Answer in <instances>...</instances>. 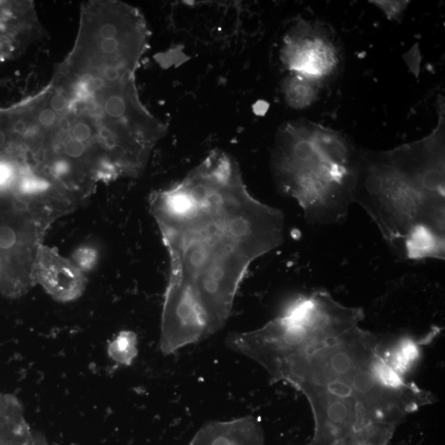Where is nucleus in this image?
Listing matches in <instances>:
<instances>
[{
	"instance_id": "obj_2",
	"label": "nucleus",
	"mask_w": 445,
	"mask_h": 445,
	"mask_svg": "<svg viewBox=\"0 0 445 445\" xmlns=\"http://www.w3.org/2000/svg\"><path fill=\"white\" fill-rule=\"evenodd\" d=\"M363 317L361 308L317 303L275 317L251 342V360L307 398L309 445H386L406 415L431 402L395 368L382 338L361 327Z\"/></svg>"
},
{
	"instance_id": "obj_3",
	"label": "nucleus",
	"mask_w": 445,
	"mask_h": 445,
	"mask_svg": "<svg viewBox=\"0 0 445 445\" xmlns=\"http://www.w3.org/2000/svg\"><path fill=\"white\" fill-rule=\"evenodd\" d=\"M27 114L41 168L82 201L98 183L141 174L166 131L135 82L63 67L32 98Z\"/></svg>"
},
{
	"instance_id": "obj_4",
	"label": "nucleus",
	"mask_w": 445,
	"mask_h": 445,
	"mask_svg": "<svg viewBox=\"0 0 445 445\" xmlns=\"http://www.w3.org/2000/svg\"><path fill=\"white\" fill-rule=\"evenodd\" d=\"M420 141L358 152L353 203L372 218L399 257L445 258L444 122Z\"/></svg>"
},
{
	"instance_id": "obj_13",
	"label": "nucleus",
	"mask_w": 445,
	"mask_h": 445,
	"mask_svg": "<svg viewBox=\"0 0 445 445\" xmlns=\"http://www.w3.org/2000/svg\"><path fill=\"white\" fill-rule=\"evenodd\" d=\"M7 135L1 128H0V150L6 146L7 144Z\"/></svg>"
},
{
	"instance_id": "obj_8",
	"label": "nucleus",
	"mask_w": 445,
	"mask_h": 445,
	"mask_svg": "<svg viewBox=\"0 0 445 445\" xmlns=\"http://www.w3.org/2000/svg\"><path fill=\"white\" fill-rule=\"evenodd\" d=\"M188 445H265L261 424L253 416L212 422L201 427Z\"/></svg>"
},
{
	"instance_id": "obj_7",
	"label": "nucleus",
	"mask_w": 445,
	"mask_h": 445,
	"mask_svg": "<svg viewBox=\"0 0 445 445\" xmlns=\"http://www.w3.org/2000/svg\"><path fill=\"white\" fill-rule=\"evenodd\" d=\"M34 279L52 299L61 303L73 302L84 292L86 275L71 259L63 257L53 247L43 245L36 254Z\"/></svg>"
},
{
	"instance_id": "obj_5",
	"label": "nucleus",
	"mask_w": 445,
	"mask_h": 445,
	"mask_svg": "<svg viewBox=\"0 0 445 445\" xmlns=\"http://www.w3.org/2000/svg\"><path fill=\"white\" fill-rule=\"evenodd\" d=\"M358 152L338 132L308 122L288 123L271 156L275 183L310 224H337L347 216Z\"/></svg>"
},
{
	"instance_id": "obj_9",
	"label": "nucleus",
	"mask_w": 445,
	"mask_h": 445,
	"mask_svg": "<svg viewBox=\"0 0 445 445\" xmlns=\"http://www.w3.org/2000/svg\"><path fill=\"white\" fill-rule=\"evenodd\" d=\"M321 87L308 78L290 73L283 82L284 100L292 109H306L316 102Z\"/></svg>"
},
{
	"instance_id": "obj_10",
	"label": "nucleus",
	"mask_w": 445,
	"mask_h": 445,
	"mask_svg": "<svg viewBox=\"0 0 445 445\" xmlns=\"http://www.w3.org/2000/svg\"><path fill=\"white\" fill-rule=\"evenodd\" d=\"M109 356L122 365H130L138 354L137 336L130 331H122L110 342Z\"/></svg>"
},
{
	"instance_id": "obj_12",
	"label": "nucleus",
	"mask_w": 445,
	"mask_h": 445,
	"mask_svg": "<svg viewBox=\"0 0 445 445\" xmlns=\"http://www.w3.org/2000/svg\"><path fill=\"white\" fill-rule=\"evenodd\" d=\"M376 5L380 7L389 19H397L406 10L408 2L402 1H377Z\"/></svg>"
},
{
	"instance_id": "obj_6",
	"label": "nucleus",
	"mask_w": 445,
	"mask_h": 445,
	"mask_svg": "<svg viewBox=\"0 0 445 445\" xmlns=\"http://www.w3.org/2000/svg\"><path fill=\"white\" fill-rule=\"evenodd\" d=\"M282 63L290 73L308 78L323 86L336 73L339 52L326 29L317 23L300 22L284 37Z\"/></svg>"
},
{
	"instance_id": "obj_1",
	"label": "nucleus",
	"mask_w": 445,
	"mask_h": 445,
	"mask_svg": "<svg viewBox=\"0 0 445 445\" xmlns=\"http://www.w3.org/2000/svg\"><path fill=\"white\" fill-rule=\"evenodd\" d=\"M150 209L169 258L160 349L171 354L225 327L251 264L282 244L286 222L221 151L152 193Z\"/></svg>"
},
{
	"instance_id": "obj_11",
	"label": "nucleus",
	"mask_w": 445,
	"mask_h": 445,
	"mask_svg": "<svg viewBox=\"0 0 445 445\" xmlns=\"http://www.w3.org/2000/svg\"><path fill=\"white\" fill-rule=\"evenodd\" d=\"M99 254L97 249L90 245L78 247L72 255L71 261L84 274L93 271L98 262Z\"/></svg>"
}]
</instances>
